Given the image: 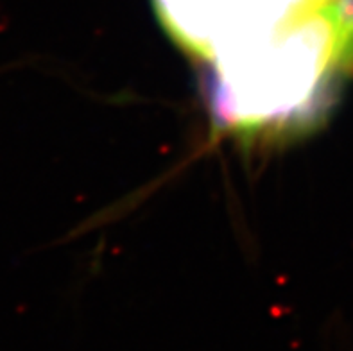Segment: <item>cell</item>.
Here are the masks:
<instances>
[{
    "instance_id": "6da1fadb",
    "label": "cell",
    "mask_w": 353,
    "mask_h": 351,
    "mask_svg": "<svg viewBox=\"0 0 353 351\" xmlns=\"http://www.w3.org/2000/svg\"><path fill=\"white\" fill-rule=\"evenodd\" d=\"M214 58L208 86L214 122L250 137L310 129L327 115L337 86L350 76L325 9L230 45Z\"/></svg>"
},
{
    "instance_id": "7a4b0ae2",
    "label": "cell",
    "mask_w": 353,
    "mask_h": 351,
    "mask_svg": "<svg viewBox=\"0 0 353 351\" xmlns=\"http://www.w3.org/2000/svg\"><path fill=\"white\" fill-rule=\"evenodd\" d=\"M325 11L336 31L343 67L353 76V0H328Z\"/></svg>"
}]
</instances>
